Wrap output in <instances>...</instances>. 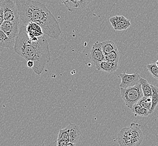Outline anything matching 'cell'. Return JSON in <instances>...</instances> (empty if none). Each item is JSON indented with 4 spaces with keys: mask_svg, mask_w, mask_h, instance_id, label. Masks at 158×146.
Instances as JSON below:
<instances>
[{
    "mask_svg": "<svg viewBox=\"0 0 158 146\" xmlns=\"http://www.w3.org/2000/svg\"><path fill=\"white\" fill-rule=\"evenodd\" d=\"M57 145L58 146H68L69 142L67 141H56Z\"/></svg>",
    "mask_w": 158,
    "mask_h": 146,
    "instance_id": "484cf974",
    "label": "cell"
},
{
    "mask_svg": "<svg viewBox=\"0 0 158 146\" xmlns=\"http://www.w3.org/2000/svg\"><path fill=\"white\" fill-rule=\"evenodd\" d=\"M137 104L140 105L141 106L143 107L148 110H150L152 105V97L143 96V97L139 101Z\"/></svg>",
    "mask_w": 158,
    "mask_h": 146,
    "instance_id": "44dd1931",
    "label": "cell"
},
{
    "mask_svg": "<svg viewBox=\"0 0 158 146\" xmlns=\"http://www.w3.org/2000/svg\"><path fill=\"white\" fill-rule=\"evenodd\" d=\"M132 137V146H140L143 139V132L140 128V125L132 122L130 126Z\"/></svg>",
    "mask_w": 158,
    "mask_h": 146,
    "instance_id": "ba28073f",
    "label": "cell"
},
{
    "mask_svg": "<svg viewBox=\"0 0 158 146\" xmlns=\"http://www.w3.org/2000/svg\"><path fill=\"white\" fill-rule=\"evenodd\" d=\"M131 110L132 112L136 116H139L143 117V116H148L150 115L149 110L137 104L134 105Z\"/></svg>",
    "mask_w": 158,
    "mask_h": 146,
    "instance_id": "ac0fdd59",
    "label": "cell"
},
{
    "mask_svg": "<svg viewBox=\"0 0 158 146\" xmlns=\"http://www.w3.org/2000/svg\"><path fill=\"white\" fill-rule=\"evenodd\" d=\"M119 77L121 79V83L119 84L120 88H128L136 85L140 83L141 77L137 73L128 74L123 72L119 74Z\"/></svg>",
    "mask_w": 158,
    "mask_h": 146,
    "instance_id": "5b68a950",
    "label": "cell"
},
{
    "mask_svg": "<svg viewBox=\"0 0 158 146\" xmlns=\"http://www.w3.org/2000/svg\"><path fill=\"white\" fill-rule=\"evenodd\" d=\"M60 1L61 2V3H63L64 4V2H65V0H60Z\"/></svg>",
    "mask_w": 158,
    "mask_h": 146,
    "instance_id": "83f0119b",
    "label": "cell"
},
{
    "mask_svg": "<svg viewBox=\"0 0 158 146\" xmlns=\"http://www.w3.org/2000/svg\"><path fill=\"white\" fill-rule=\"evenodd\" d=\"M56 141L70 142V137H69V134L67 128L62 129L60 131Z\"/></svg>",
    "mask_w": 158,
    "mask_h": 146,
    "instance_id": "7402d4cb",
    "label": "cell"
},
{
    "mask_svg": "<svg viewBox=\"0 0 158 146\" xmlns=\"http://www.w3.org/2000/svg\"><path fill=\"white\" fill-rule=\"evenodd\" d=\"M97 70H102L107 73H112L115 72L118 68V62H112L103 61L96 67Z\"/></svg>",
    "mask_w": 158,
    "mask_h": 146,
    "instance_id": "4fadbf2b",
    "label": "cell"
},
{
    "mask_svg": "<svg viewBox=\"0 0 158 146\" xmlns=\"http://www.w3.org/2000/svg\"><path fill=\"white\" fill-rule=\"evenodd\" d=\"M0 29L3 31L10 38L15 40L19 32V23L13 21L4 20Z\"/></svg>",
    "mask_w": 158,
    "mask_h": 146,
    "instance_id": "52a82bcc",
    "label": "cell"
},
{
    "mask_svg": "<svg viewBox=\"0 0 158 146\" xmlns=\"http://www.w3.org/2000/svg\"><path fill=\"white\" fill-rule=\"evenodd\" d=\"M155 64H156V65H157V67H158V60H157V61H156V63H155Z\"/></svg>",
    "mask_w": 158,
    "mask_h": 146,
    "instance_id": "f1b7e54d",
    "label": "cell"
},
{
    "mask_svg": "<svg viewBox=\"0 0 158 146\" xmlns=\"http://www.w3.org/2000/svg\"><path fill=\"white\" fill-rule=\"evenodd\" d=\"M66 128L69 134L70 142L76 144L78 142L81 135V131L79 126L74 123H71Z\"/></svg>",
    "mask_w": 158,
    "mask_h": 146,
    "instance_id": "7c38bea8",
    "label": "cell"
},
{
    "mask_svg": "<svg viewBox=\"0 0 158 146\" xmlns=\"http://www.w3.org/2000/svg\"><path fill=\"white\" fill-rule=\"evenodd\" d=\"M4 16H3V9L1 7H0V28L2 23L4 21Z\"/></svg>",
    "mask_w": 158,
    "mask_h": 146,
    "instance_id": "d4e9b609",
    "label": "cell"
},
{
    "mask_svg": "<svg viewBox=\"0 0 158 146\" xmlns=\"http://www.w3.org/2000/svg\"><path fill=\"white\" fill-rule=\"evenodd\" d=\"M120 94L126 105L130 109L143 96L140 83L130 87L121 88Z\"/></svg>",
    "mask_w": 158,
    "mask_h": 146,
    "instance_id": "3957f363",
    "label": "cell"
},
{
    "mask_svg": "<svg viewBox=\"0 0 158 146\" xmlns=\"http://www.w3.org/2000/svg\"><path fill=\"white\" fill-rule=\"evenodd\" d=\"M110 21L114 31H125L131 26L130 20L124 16H114L110 19Z\"/></svg>",
    "mask_w": 158,
    "mask_h": 146,
    "instance_id": "8992f818",
    "label": "cell"
},
{
    "mask_svg": "<svg viewBox=\"0 0 158 146\" xmlns=\"http://www.w3.org/2000/svg\"><path fill=\"white\" fill-rule=\"evenodd\" d=\"M27 67L29 68H33L34 66V62L33 61H27Z\"/></svg>",
    "mask_w": 158,
    "mask_h": 146,
    "instance_id": "4316f807",
    "label": "cell"
},
{
    "mask_svg": "<svg viewBox=\"0 0 158 146\" xmlns=\"http://www.w3.org/2000/svg\"><path fill=\"white\" fill-rule=\"evenodd\" d=\"M20 19L25 25L35 23L43 33L53 39L60 36L62 31L59 23L44 3L34 0H15Z\"/></svg>",
    "mask_w": 158,
    "mask_h": 146,
    "instance_id": "7a4b0ae2",
    "label": "cell"
},
{
    "mask_svg": "<svg viewBox=\"0 0 158 146\" xmlns=\"http://www.w3.org/2000/svg\"><path fill=\"white\" fill-rule=\"evenodd\" d=\"M147 69L152 76L158 80V67L156 64H151L147 65Z\"/></svg>",
    "mask_w": 158,
    "mask_h": 146,
    "instance_id": "603a6c76",
    "label": "cell"
},
{
    "mask_svg": "<svg viewBox=\"0 0 158 146\" xmlns=\"http://www.w3.org/2000/svg\"><path fill=\"white\" fill-rule=\"evenodd\" d=\"M90 57L95 67H97L100 62L104 61V54L102 49L100 42H96L91 48Z\"/></svg>",
    "mask_w": 158,
    "mask_h": 146,
    "instance_id": "9c48e42d",
    "label": "cell"
},
{
    "mask_svg": "<svg viewBox=\"0 0 158 146\" xmlns=\"http://www.w3.org/2000/svg\"><path fill=\"white\" fill-rule=\"evenodd\" d=\"M25 29L27 36L29 38L42 36L44 34L41 27L34 22H29L25 24Z\"/></svg>",
    "mask_w": 158,
    "mask_h": 146,
    "instance_id": "8fae6325",
    "label": "cell"
},
{
    "mask_svg": "<svg viewBox=\"0 0 158 146\" xmlns=\"http://www.w3.org/2000/svg\"><path fill=\"white\" fill-rule=\"evenodd\" d=\"M140 83L141 85L143 96L151 97L152 95V88L151 84L148 82L146 79L143 78H140Z\"/></svg>",
    "mask_w": 158,
    "mask_h": 146,
    "instance_id": "2e32d148",
    "label": "cell"
},
{
    "mask_svg": "<svg viewBox=\"0 0 158 146\" xmlns=\"http://www.w3.org/2000/svg\"><path fill=\"white\" fill-rule=\"evenodd\" d=\"M64 4L70 11H73L75 10L79 9L80 0H66Z\"/></svg>",
    "mask_w": 158,
    "mask_h": 146,
    "instance_id": "ffe728a7",
    "label": "cell"
},
{
    "mask_svg": "<svg viewBox=\"0 0 158 146\" xmlns=\"http://www.w3.org/2000/svg\"><path fill=\"white\" fill-rule=\"evenodd\" d=\"M15 52L27 61H33L32 69L37 75H40L51 60L48 43L42 36L29 38L26 32L25 25L20 29L14 47Z\"/></svg>",
    "mask_w": 158,
    "mask_h": 146,
    "instance_id": "6da1fadb",
    "label": "cell"
},
{
    "mask_svg": "<svg viewBox=\"0 0 158 146\" xmlns=\"http://www.w3.org/2000/svg\"><path fill=\"white\" fill-rule=\"evenodd\" d=\"M119 60V53L118 49L104 55V61L112 62H118Z\"/></svg>",
    "mask_w": 158,
    "mask_h": 146,
    "instance_id": "d6986e66",
    "label": "cell"
},
{
    "mask_svg": "<svg viewBox=\"0 0 158 146\" xmlns=\"http://www.w3.org/2000/svg\"><path fill=\"white\" fill-rule=\"evenodd\" d=\"M100 45L104 55L109 54L117 49L116 43L113 42L112 41H105L102 42H100Z\"/></svg>",
    "mask_w": 158,
    "mask_h": 146,
    "instance_id": "9a60e30c",
    "label": "cell"
},
{
    "mask_svg": "<svg viewBox=\"0 0 158 146\" xmlns=\"http://www.w3.org/2000/svg\"><path fill=\"white\" fill-rule=\"evenodd\" d=\"M151 85L152 88V95L151 96L152 105L150 109L149 110L150 114H151L155 110V108L158 105V87L152 84H151Z\"/></svg>",
    "mask_w": 158,
    "mask_h": 146,
    "instance_id": "e0dca14e",
    "label": "cell"
},
{
    "mask_svg": "<svg viewBox=\"0 0 158 146\" xmlns=\"http://www.w3.org/2000/svg\"><path fill=\"white\" fill-rule=\"evenodd\" d=\"M15 40H12L0 29V46L4 48L14 49Z\"/></svg>",
    "mask_w": 158,
    "mask_h": 146,
    "instance_id": "5bb4252c",
    "label": "cell"
},
{
    "mask_svg": "<svg viewBox=\"0 0 158 146\" xmlns=\"http://www.w3.org/2000/svg\"><path fill=\"white\" fill-rule=\"evenodd\" d=\"M66 1V0H65V1Z\"/></svg>",
    "mask_w": 158,
    "mask_h": 146,
    "instance_id": "f546056e",
    "label": "cell"
},
{
    "mask_svg": "<svg viewBox=\"0 0 158 146\" xmlns=\"http://www.w3.org/2000/svg\"><path fill=\"white\" fill-rule=\"evenodd\" d=\"M117 140L121 146H132V137L130 127L123 128L117 134Z\"/></svg>",
    "mask_w": 158,
    "mask_h": 146,
    "instance_id": "30bf717a",
    "label": "cell"
},
{
    "mask_svg": "<svg viewBox=\"0 0 158 146\" xmlns=\"http://www.w3.org/2000/svg\"><path fill=\"white\" fill-rule=\"evenodd\" d=\"M93 0H80V6L79 9H81L85 7L88 5L89 3Z\"/></svg>",
    "mask_w": 158,
    "mask_h": 146,
    "instance_id": "cb8c5ba5",
    "label": "cell"
},
{
    "mask_svg": "<svg viewBox=\"0 0 158 146\" xmlns=\"http://www.w3.org/2000/svg\"><path fill=\"white\" fill-rule=\"evenodd\" d=\"M1 7L3 9L4 20L19 23L20 16L15 3L12 0H4Z\"/></svg>",
    "mask_w": 158,
    "mask_h": 146,
    "instance_id": "277c9868",
    "label": "cell"
}]
</instances>
